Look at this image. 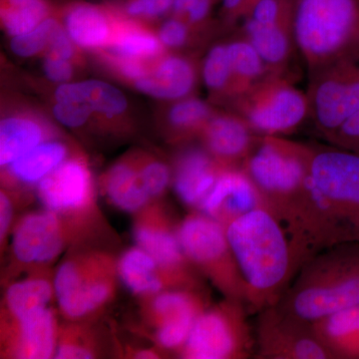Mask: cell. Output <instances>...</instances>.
Segmentation results:
<instances>
[{"mask_svg":"<svg viewBox=\"0 0 359 359\" xmlns=\"http://www.w3.org/2000/svg\"><path fill=\"white\" fill-rule=\"evenodd\" d=\"M311 148L308 195L285 229L297 269L327 248L359 242V153L330 144Z\"/></svg>","mask_w":359,"mask_h":359,"instance_id":"obj_1","label":"cell"},{"mask_svg":"<svg viewBox=\"0 0 359 359\" xmlns=\"http://www.w3.org/2000/svg\"><path fill=\"white\" fill-rule=\"evenodd\" d=\"M226 230L244 278L250 313L275 306L297 273L285 226L261 207L233 219Z\"/></svg>","mask_w":359,"mask_h":359,"instance_id":"obj_2","label":"cell"},{"mask_svg":"<svg viewBox=\"0 0 359 359\" xmlns=\"http://www.w3.org/2000/svg\"><path fill=\"white\" fill-rule=\"evenodd\" d=\"M359 304V242L320 250L297 271L276 308L306 323Z\"/></svg>","mask_w":359,"mask_h":359,"instance_id":"obj_3","label":"cell"},{"mask_svg":"<svg viewBox=\"0 0 359 359\" xmlns=\"http://www.w3.org/2000/svg\"><path fill=\"white\" fill-rule=\"evenodd\" d=\"M311 145L282 136H261L243 170L264 207L287 228L304 207L311 183Z\"/></svg>","mask_w":359,"mask_h":359,"instance_id":"obj_4","label":"cell"},{"mask_svg":"<svg viewBox=\"0 0 359 359\" xmlns=\"http://www.w3.org/2000/svg\"><path fill=\"white\" fill-rule=\"evenodd\" d=\"M117 259L107 250L73 245L54 271L59 311L67 321H88L109 306L117 292Z\"/></svg>","mask_w":359,"mask_h":359,"instance_id":"obj_5","label":"cell"},{"mask_svg":"<svg viewBox=\"0 0 359 359\" xmlns=\"http://www.w3.org/2000/svg\"><path fill=\"white\" fill-rule=\"evenodd\" d=\"M295 44L309 74L359 52V0H294Z\"/></svg>","mask_w":359,"mask_h":359,"instance_id":"obj_6","label":"cell"},{"mask_svg":"<svg viewBox=\"0 0 359 359\" xmlns=\"http://www.w3.org/2000/svg\"><path fill=\"white\" fill-rule=\"evenodd\" d=\"M180 245L194 268L228 299L245 302V285L226 226L194 211L176 226Z\"/></svg>","mask_w":359,"mask_h":359,"instance_id":"obj_7","label":"cell"},{"mask_svg":"<svg viewBox=\"0 0 359 359\" xmlns=\"http://www.w3.org/2000/svg\"><path fill=\"white\" fill-rule=\"evenodd\" d=\"M226 108L242 117L259 136L294 133L309 118L306 93L294 87L285 75L273 73Z\"/></svg>","mask_w":359,"mask_h":359,"instance_id":"obj_8","label":"cell"},{"mask_svg":"<svg viewBox=\"0 0 359 359\" xmlns=\"http://www.w3.org/2000/svg\"><path fill=\"white\" fill-rule=\"evenodd\" d=\"M95 226L46 209L28 212L13 228L11 256L15 269L26 271L48 269L65 250L84 244Z\"/></svg>","mask_w":359,"mask_h":359,"instance_id":"obj_9","label":"cell"},{"mask_svg":"<svg viewBox=\"0 0 359 359\" xmlns=\"http://www.w3.org/2000/svg\"><path fill=\"white\" fill-rule=\"evenodd\" d=\"M245 302L224 297L200 314L178 358L247 359L256 348Z\"/></svg>","mask_w":359,"mask_h":359,"instance_id":"obj_10","label":"cell"},{"mask_svg":"<svg viewBox=\"0 0 359 359\" xmlns=\"http://www.w3.org/2000/svg\"><path fill=\"white\" fill-rule=\"evenodd\" d=\"M309 119L323 138L359 111V52L309 74Z\"/></svg>","mask_w":359,"mask_h":359,"instance_id":"obj_11","label":"cell"},{"mask_svg":"<svg viewBox=\"0 0 359 359\" xmlns=\"http://www.w3.org/2000/svg\"><path fill=\"white\" fill-rule=\"evenodd\" d=\"M134 216L136 245L154 257L178 289L205 290L204 276L187 259L177 236V226L172 223L159 200L153 201Z\"/></svg>","mask_w":359,"mask_h":359,"instance_id":"obj_12","label":"cell"},{"mask_svg":"<svg viewBox=\"0 0 359 359\" xmlns=\"http://www.w3.org/2000/svg\"><path fill=\"white\" fill-rule=\"evenodd\" d=\"M211 306L205 290L172 289L142 299V316L157 348L178 354L201 313Z\"/></svg>","mask_w":359,"mask_h":359,"instance_id":"obj_13","label":"cell"},{"mask_svg":"<svg viewBox=\"0 0 359 359\" xmlns=\"http://www.w3.org/2000/svg\"><path fill=\"white\" fill-rule=\"evenodd\" d=\"M36 196L44 209L66 218L97 223L95 186L88 162L79 152L40 181Z\"/></svg>","mask_w":359,"mask_h":359,"instance_id":"obj_14","label":"cell"},{"mask_svg":"<svg viewBox=\"0 0 359 359\" xmlns=\"http://www.w3.org/2000/svg\"><path fill=\"white\" fill-rule=\"evenodd\" d=\"M257 314V358L332 359L311 323L290 318L276 306Z\"/></svg>","mask_w":359,"mask_h":359,"instance_id":"obj_15","label":"cell"},{"mask_svg":"<svg viewBox=\"0 0 359 359\" xmlns=\"http://www.w3.org/2000/svg\"><path fill=\"white\" fill-rule=\"evenodd\" d=\"M51 101L88 103L95 128L103 133L123 136L132 131L128 100L119 89L107 82L90 79L56 85Z\"/></svg>","mask_w":359,"mask_h":359,"instance_id":"obj_16","label":"cell"},{"mask_svg":"<svg viewBox=\"0 0 359 359\" xmlns=\"http://www.w3.org/2000/svg\"><path fill=\"white\" fill-rule=\"evenodd\" d=\"M59 327L50 306L22 320L1 323V358H54Z\"/></svg>","mask_w":359,"mask_h":359,"instance_id":"obj_17","label":"cell"},{"mask_svg":"<svg viewBox=\"0 0 359 359\" xmlns=\"http://www.w3.org/2000/svg\"><path fill=\"white\" fill-rule=\"evenodd\" d=\"M200 75L201 65L196 57L184 52L168 51L151 61L145 76L133 87L145 95L172 102L195 95Z\"/></svg>","mask_w":359,"mask_h":359,"instance_id":"obj_18","label":"cell"},{"mask_svg":"<svg viewBox=\"0 0 359 359\" xmlns=\"http://www.w3.org/2000/svg\"><path fill=\"white\" fill-rule=\"evenodd\" d=\"M58 15L75 44L94 54L108 48L123 14L110 4L73 1L59 7Z\"/></svg>","mask_w":359,"mask_h":359,"instance_id":"obj_19","label":"cell"},{"mask_svg":"<svg viewBox=\"0 0 359 359\" xmlns=\"http://www.w3.org/2000/svg\"><path fill=\"white\" fill-rule=\"evenodd\" d=\"M259 138L242 117L229 110H218L198 141L222 166L242 168Z\"/></svg>","mask_w":359,"mask_h":359,"instance_id":"obj_20","label":"cell"},{"mask_svg":"<svg viewBox=\"0 0 359 359\" xmlns=\"http://www.w3.org/2000/svg\"><path fill=\"white\" fill-rule=\"evenodd\" d=\"M60 137L43 114L27 106L6 108L0 121V166H8L44 142Z\"/></svg>","mask_w":359,"mask_h":359,"instance_id":"obj_21","label":"cell"},{"mask_svg":"<svg viewBox=\"0 0 359 359\" xmlns=\"http://www.w3.org/2000/svg\"><path fill=\"white\" fill-rule=\"evenodd\" d=\"M190 144L181 146L172 162V187L184 205L199 211L226 167L219 164L201 144Z\"/></svg>","mask_w":359,"mask_h":359,"instance_id":"obj_22","label":"cell"},{"mask_svg":"<svg viewBox=\"0 0 359 359\" xmlns=\"http://www.w3.org/2000/svg\"><path fill=\"white\" fill-rule=\"evenodd\" d=\"M264 207L257 187L243 168H226L199 212L228 226L252 210Z\"/></svg>","mask_w":359,"mask_h":359,"instance_id":"obj_23","label":"cell"},{"mask_svg":"<svg viewBox=\"0 0 359 359\" xmlns=\"http://www.w3.org/2000/svg\"><path fill=\"white\" fill-rule=\"evenodd\" d=\"M241 33L256 48L269 73L285 75L295 44L294 13L245 18Z\"/></svg>","mask_w":359,"mask_h":359,"instance_id":"obj_24","label":"cell"},{"mask_svg":"<svg viewBox=\"0 0 359 359\" xmlns=\"http://www.w3.org/2000/svg\"><path fill=\"white\" fill-rule=\"evenodd\" d=\"M76 152L61 137L51 139L2 168L4 188L11 191L32 188Z\"/></svg>","mask_w":359,"mask_h":359,"instance_id":"obj_25","label":"cell"},{"mask_svg":"<svg viewBox=\"0 0 359 359\" xmlns=\"http://www.w3.org/2000/svg\"><path fill=\"white\" fill-rule=\"evenodd\" d=\"M166 103L159 114V126L166 141L177 146L198 140L218 111L214 104L195 95Z\"/></svg>","mask_w":359,"mask_h":359,"instance_id":"obj_26","label":"cell"},{"mask_svg":"<svg viewBox=\"0 0 359 359\" xmlns=\"http://www.w3.org/2000/svg\"><path fill=\"white\" fill-rule=\"evenodd\" d=\"M29 275L7 287L2 301L1 323L22 320L49 308L55 299L54 273L49 269L28 271Z\"/></svg>","mask_w":359,"mask_h":359,"instance_id":"obj_27","label":"cell"},{"mask_svg":"<svg viewBox=\"0 0 359 359\" xmlns=\"http://www.w3.org/2000/svg\"><path fill=\"white\" fill-rule=\"evenodd\" d=\"M101 186L111 204L122 212L135 215L153 202L142 181L136 152L112 165L103 175Z\"/></svg>","mask_w":359,"mask_h":359,"instance_id":"obj_28","label":"cell"},{"mask_svg":"<svg viewBox=\"0 0 359 359\" xmlns=\"http://www.w3.org/2000/svg\"><path fill=\"white\" fill-rule=\"evenodd\" d=\"M117 269L123 285L141 299L164 290L178 289L154 257L138 245L123 252L117 259Z\"/></svg>","mask_w":359,"mask_h":359,"instance_id":"obj_29","label":"cell"},{"mask_svg":"<svg viewBox=\"0 0 359 359\" xmlns=\"http://www.w3.org/2000/svg\"><path fill=\"white\" fill-rule=\"evenodd\" d=\"M332 359H359V304L311 323Z\"/></svg>","mask_w":359,"mask_h":359,"instance_id":"obj_30","label":"cell"},{"mask_svg":"<svg viewBox=\"0 0 359 359\" xmlns=\"http://www.w3.org/2000/svg\"><path fill=\"white\" fill-rule=\"evenodd\" d=\"M103 51L121 57L151 62L169 50L148 23L131 20L123 14L114 39Z\"/></svg>","mask_w":359,"mask_h":359,"instance_id":"obj_31","label":"cell"},{"mask_svg":"<svg viewBox=\"0 0 359 359\" xmlns=\"http://www.w3.org/2000/svg\"><path fill=\"white\" fill-rule=\"evenodd\" d=\"M226 45L233 75V98L230 105L269 74V71L256 48L242 33L226 40Z\"/></svg>","mask_w":359,"mask_h":359,"instance_id":"obj_32","label":"cell"},{"mask_svg":"<svg viewBox=\"0 0 359 359\" xmlns=\"http://www.w3.org/2000/svg\"><path fill=\"white\" fill-rule=\"evenodd\" d=\"M201 76L210 102L226 107L233 98V75L226 41L212 45L201 65Z\"/></svg>","mask_w":359,"mask_h":359,"instance_id":"obj_33","label":"cell"},{"mask_svg":"<svg viewBox=\"0 0 359 359\" xmlns=\"http://www.w3.org/2000/svg\"><path fill=\"white\" fill-rule=\"evenodd\" d=\"M57 11L49 0H0V21L7 36L32 32Z\"/></svg>","mask_w":359,"mask_h":359,"instance_id":"obj_34","label":"cell"},{"mask_svg":"<svg viewBox=\"0 0 359 359\" xmlns=\"http://www.w3.org/2000/svg\"><path fill=\"white\" fill-rule=\"evenodd\" d=\"M100 354V339L87 321H67L59 327L54 358L90 359Z\"/></svg>","mask_w":359,"mask_h":359,"instance_id":"obj_35","label":"cell"},{"mask_svg":"<svg viewBox=\"0 0 359 359\" xmlns=\"http://www.w3.org/2000/svg\"><path fill=\"white\" fill-rule=\"evenodd\" d=\"M60 22L58 8L56 13L25 34L11 39V50L20 58L41 57L48 48L54 30Z\"/></svg>","mask_w":359,"mask_h":359,"instance_id":"obj_36","label":"cell"},{"mask_svg":"<svg viewBox=\"0 0 359 359\" xmlns=\"http://www.w3.org/2000/svg\"><path fill=\"white\" fill-rule=\"evenodd\" d=\"M212 0H173L170 15L183 20L210 39L224 27L223 23L218 25L212 18Z\"/></svg>","mask_w":359,"mask_h":359,"instance_id":"obj_37","label":"cell"},{"mask_svg":"<svg viewBox=\"0 0 359 359\" xmlns=\"http://www.w3.org/2000/svg\"><path fill=\"white\" fill-rule=\"evenodd\" d=\"M157 34L167 50L177 52L200 46L210 39L207 35L197 32L183 20L172 15L161 23Z\"/></svg>","mask_w":359,"mask_h":359,"instance_id":"obj_38","label":"cell"},{"mask_svg":"<svg viewBox=\"0 0 359 359\" xmlns=\"http://www.w3.org/2000/svg\"><path fill=\"white\" fill-rule=\"evenodd\" d=\"M139 171L146 190L153 201L159 200L172 186V166L155 156L136 152Z\"/></svg>","mask_w":359,"mask_h":359,"instance_id":"obj_39","label":"cell"},{"mask_svg":"<svg viewBox=\"0 0 359 359\" xmlns=\"http://www.w3.org/2000/svg\"><path fill=\"white\" fill-rule=\"evenodd\" d=\"M108 4L131 20L149 23L170 15L173 0H112Z\"/></svg>","mask_w":359,"mask_h":359,"instance_id":"obj_40","label":"cell"},{"mask_svg":"<svg viewBox=\"0 0 359 359\" xmlns=\"http://www.w3.org/2000/svg\"><path fill=\"white\" fill-rule=\"evenodd\" d=\"M51 112L54 119L63 126L73 130L95 127L93 113L86 102H56L51 101Z\"/></svg>","mask_w":359,"mask_h":359,"instance_id":"obj_41","label":"cell"},{"mask_svg":"<svg viewBox=\"0 0 359 359\" xmlns=\"http://www.w3.org/2000/svg\"><path fill=\"white\" fill-rule=\"evenodd\" d=\"M41 58L42 70L47 81L55 84V86L74 81L79 65L50 54H44Z\"/></svg>","mask_w":359,"mask_h":359,"instance_id":"obj_42","label":"cell"},{"mask_svg":"<svg viewBox=\"0 0 359 359\" xmlns=\"http://www.w3.org/2000/svg\"><path fill=\"white\" fill-rule=\"evenodd\" d=\"M323 139L330 145L359 153V111Z\"/></svg>","mask_w":359,"mask_h":359,"instance_id":"obj_43","label":"cell"},{"mask_svg":"<svg viewBox=\"0 0 359 359\" xmlns=\"http://www.w3.org/2000/svg\"><path fill=\"white\" fill-rule=\"evenodd\" d=\"M261 0H221L222 23L231 29L238 20H245Z\"/></svg>","mask_w":359,"mask_h":359,"instance_id":"obj_44","label":"cell"},{"mask_svg":"<svg viewBox=\"0 0 359 359\" xmlns=\"http://www.w3.org/2000/svg\"><path fill=\"white\" fill-rule=\"evenodd\" d=\"M13 192L2 187L0 192V243H6L11 231L14 219V202Z\"/></svg>","mask_w":359,"mask_h":359,"instance_id":"obj_45","label":"cell"},{"mask_svg":"<svg viewBox=\"0 0 359 359\" xmlns=\"http://www.w3.org/2000/svg\"><path fill=\"white\" fill-rule=\"evenodd\" d=\"M221 1V0H212V2L215 4H217V2Z\"/></svg>","mask_w":359,"mask_h":359,"instance_id":"obj_46","label":"cell"}]
</instances>
